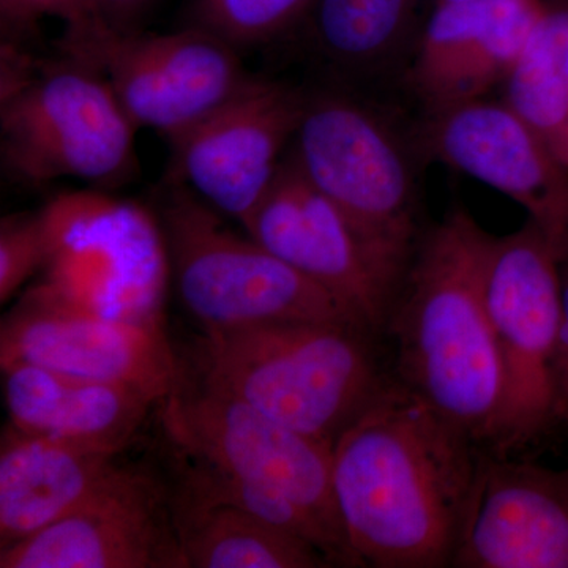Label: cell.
Returning <instances> with one entry per match:
<instances>
[{
    "label": "cell",
    "mask_w": 568,
    "mask_h": 568,
    "mask_svg": "<svg viewBox=\"0 0 568 568\" xmlns=\"http://www.w3.org/2000/svg\"><path fill=\"white\" fill-rule=\"evenodd\" d=\"M394 375L332 447V488L362 567H452L481 452Z\"/></svg>",
    "instance_id": "obj_1"
},
{
    "label": "cell",
    "mask_w": 568,
    "mask_h": 568,
    "mask_svg": "<svg viewBox=\"0 0 568 568\" xmlns=\"http://www.w3.org/2000/svg\"><path fill=\"white\" fill-rule=\"evenodd\" d=\"M496 235L465 207L425 231L384 334L395 347L392 375L487 444L503 394L485 278Z\"/></svg>",
    "instance_id": "obj_2"
},
{
    "label": "cell",
    "mask_w": 568,
    "mask_h": 568,
    "mask_svg": "<svg viewBox=\"0 0 568 568\" xmlns=\"http://www.w3.org/2000/svg\"><path fill=\"white\" fill-rule=\"evenodd\" d=\"M375 334L315 321L201 335L193 368L275 422L334 446L387 383Z\"/></svg>",
    "instance_id": "obj_3"
},
{
    "label": "cell",
    "mask_w": 568,
    "mask_h": 568,
    "mask_svg": "<svg viewBox=\"0 0 568 568\" xmlns=\"http://www.w3.org/2000/svg\"><path fill=\"white\" fill-rule=\"evenodd\" d=\"M59 52L58 58H36L17 41L3 40V170L29 186L63 178L118 185L136 168L138 129L102 71Z\"/></svg>",
    "instance_id": "obj_4"
},
{
    "label": "cell",
    "mask_w": 568,
    "mask_h": 568,
    "mask_svg": "<svg viewBox=\"0 0 568 568\" xmlns=\"http://www.w3.org/2000/svg\"><path fill=\"white\" fill-rule=\"evenodd\" d=\"M287 155L381 252L409 267L420 231V164L414 129L379 103L334 84L306 91Z\"/></svg>",
    "instance_id": "obj_5"
},
{
    "label": "cell",
    "mask_w": 568,
    "mask_h": 568,
    "mask_svg": "<svg viewBox=\"0 0 568 568\" xmlns=\"http://www.w3.org/2000/svg\"><path fill=\"white\" fill-rule=\"evenodd\" d=\"M162 193L155 213L170 256L171 282L203 334L315 321L365 327L334 294L248 234L235 233L222 213L186 186L166 182Z\"/></svg>",
    "instance_id": "obj_6"
},
{
    "label": "cell",
    "mask_w": 568,
    "mask_h": 568,
    "mask_svg": "<svg viewBox=\"0 0 568 568\" xmlns=\"http://www.w3.org/2000/svg\"><path fill=\"white\" fill-rule=\"evenodd\" d=\"M485 295L503 394L487 446L514 457L559 426L560 257L536 223L495 237Z\"/></svg>",
    "instance_id": "obj_7"
},
{
    "label": "cell",
    "mask_w": 568,
    "mask_h": 568,
    "mask_svg": "<svg viewBox=\"0 0 568 568\" xmlns=\"http://www.w3.org/2000/svg\"><path fill=\"white\" fill-rule=\"evenodd\" d=\"M156 410L168 446L287 497L334 541L345 567H362L335 506L334 446L278 424L182 361Z\"/></svg>",
    "instance_id": "obj_8"
},
{
    "label": "cell",
    "mask_w": 568,
    "mask_h": 568,
    "mask_svg": "<svg viewBox=\"0 0 568 568\" xmlns=\"http://www.w3.org/2000/svg\"><path fill=\"white\" fill-rule=\"evenodd\" d=\"M40 216L47 235L41 286L108 320L163 328L171 267L155 212L77 192L55 197Z\"/></svg>",
    "instance_id": "obj_9"
},
{
    "label": "cell",
    "mask_w": 568,
    "mask_h": 568,
    "mask_svg": "<svg viewBox=\"0 0 568 568\" xmlns=\"http://www.w3.org/2000/svg\"><path fill=\"white\" fill-rule=\"evenodd\" d=\"M58 48L102 71L133 125L168 141L203 121L252 78L235 48L193 26L145 33L97 20L65 29Z\"/></svg>",
    "instance_id": "obj_10"
},
{
    "label": "cell",
    "mask_w": 568,
    "mask_h": 568,
    "mask_svg": "<svg viewBox=\"0 0 568 568\" xmlns=\"http://www.w3.org/2000/svg\"><path fill=\"white\" fill-rule=\"evenodd\" d=\"M257 244L343 302L384 334L407 265L381 252L284 156L271 189L242 224Z\"/></svg>",
    "instance_id": "obj_11"
},
{
    "label": "cell",
    "mask_w": 568,
    "mask_h": 568,
    "mask_svg": "<svg viewBox=\"0 0 568 568\" xmlns=\"http://www.w3.org/2000/svg\"><path fill=\"white\" fill-rule=\"evenodd\" d=\"M304 89L252 77L203 121L170 141L168 183L244 224L271 189L305 106Z\"/></svg>",
    "instance_id": "obj_12"
},
{
    "label": "cell",
    "mask_w": 568,
    "mask_h": 568,
    "mask_svg": "<svg viewBox=\"0 0 568 568\" xmlns=\"http://www.w3.org/2000/svg\"><path fill=\"white\" fill-rule=\"evenodd\" d=\"M10 364L132 388L159 405L173 392L181 372L164 328L108 320L41 284L3 317L0 366Z\"/></svg>",
    "instance_id": "obj_13"
},
{
    "label": "cell",
    "mask_w": 568,
    "mask_h": 568,
    "mask_svg": "<svg viewBox=\"0 0 568 568\" xmlns=\"http://www.w3.org/2000/svg\"><path fill=\"white\" fill-rule=\"evenodd\" d=\"M414 133L425 162L506 194L528 212L560 261L568 256V166L504 100L485 97L425 112Z\"/></svg>",
    "instance_id": "obj_14"
},
{
    "label": "cell",
    "mask_w": 568,
    "mask_h": 568,
    "mask_svg": "<svg viewBox=\"0 0 568 568\" xmlns=\"http://www.w3.org/2000/svg\"><path fill=\"white\" fill-rule=\"evenodd\" d=\"M0 568H183L166 478L122 465L80 508L0 549Z\"/></svg>",
    "instance_id": "obj_15"
},
{
    "label": "cell",
    "mask_w": 568,
    "mask_h": 568,
    "mask_svg": "<svg viewBox=\"0 0 568 568\" xmlns=\"http://www.w3.org/2000/svg\"><path fill=\"white\" fill-rule=\"evenodd\" d=\"M455 568H568V469L481 454Z\"/></svg>",
    "instance_id": "obj_16"
},
{
    "label": "cell",
    "mask_w": 568,
    "mask_h": 568,
    "mask_svg": "<svg viewBox=\"0 0 568 568\" xmlns=\"http://www.w3.org/2000/svg\"><path fill=\"white\" fill-rule=\"evenodd\" d=\"M541 0L435 3L405 67L425 112L485 99L507 80L547 13Z\"/></svg>",
    "instance_id": "obj_17"
},
{
    "label": "cell",
    "mask_w": 568,
    "mask_h": 568,
    "mask_svg": "<svg viewBox=\"0 0 568 568\" xmlns=\"http://www.w3.org/2000/svg\"><path fill=\"white\" fill-rule=\"evenodd\" d=\"M11 428L122 454L159 403L140 392L31 364L2 365Z\"/></svg>",
    "instance_id": "obj_18"
},
{
    "label": "cell",
    "mask_w": 568,
    "mask_h": 568,
    "mask_svg": "<svg viewBox=\"0 0 568 568\" xmlns=\"http://www.w3.org/2000/svg\"><path fill=\"white\" fill-rule=\"evenodd\" d=\"M119 457L7 426L0 444V549L80 508L121 469Z\"/></svg>",
    "instance_id": "obj_19"
},
{
    "label": "cell",
    "mask_w": 568,
    "mask_h": 568,
    "mask_svg": "<svg viewBox=\"0 0 568 568\" xmlns=\"http://www.w3.org/2000/svg\"><path fill=\"white\" fill-rule=\"evenodd\" d=\"M420 0H315L306 13L310 40L336 84L381 80L409 61Z\"/></svg>",
    "instance_id": "obj_20"
},
{
    "label": "cell",
    "mask_w": 568,
    "mask_h": 568,
    "mask_svg": "<svg viewBox=\"0 0 568 568\" xmlns=\"http://www.w3.org/2000/svg\"><path fill=\"white\" fill-rule=\"evenodd\" d=\"M170 499L183 568L332 567L315 545L242 508L171 493Z\"/></svg>",
    "instance_id": "obj_21"
},
{
    "label": "cell",
    "mask_w": 568,
    "mask_h": 568,
    "mask_svg": "<svg viewBox=\"0 0 568 568\" xmlns=\"http://www.w3.org/2000/svg\"><path fill=\"white\" fill-rule=\"evenodd\" d=\"M504 84V102L568 166V9H548Z\"/></svg>",
    "instance_id": "obj_22"
},
{
    "label": "cell",
    "mask_w": 568,
    "mask_h": 568,
    "mask_svg": "<svg viewBox=\"0 0 568 568\" xmlns=\"http://www.w3.org/2000/svg\"><path fill=\"white\" fill-rule=\"evenodd\" d=\"M315 0H192L189 26L239 52L263 47L302 24Z\"/></svg>",
    "instance_id": "obj_23"
},
{
    "label": "cell",
    "mask_w": 568,
    "mask_h": 568,
    "mask_svg": "<svg viewBox=\"0 0 568 568\" xmlns=\"http://www.w3.org/2000/svg\"><path fill=\"white\" fill-rule=\"evenodd\" d=\"M47 261L40 212L7 216L0 224V304L6 305Z\"/></svg>",
    "instance_id": "obj_24"
},
{
    "label": "cell",
    "mask_w": 568,
    "mask_h": 568,
    "mask_svg": "<svg viewBox=\"0 0 568 568\" xmlns=\"http://www.w3.org/2000/svg\"><path fill=\"white\" fill-rule=\"evenodd\" d=\"M3 31L20 36L31 31L40 18H59L65 29H78L102 20L93 0H0Z\"/></svg>",
    "instance_id": "obj_25"
},
{
    "label": "cell",
    "mask_w": 568,
    "mask_h": 568,
    "mask_svg": "<svg viewBox=\"0 0 568 568\" xmlns=\"http://www.w3.org/2000/svg\"><path fill=\"white\" fill-rule=\"evenodd\" d=\"M102 20L119 31H136L156 0H93Z\"/></svg>",
    "instance_id": "obj_26"
},
{
    "label": "cell",
    "mask_w": 568,
    "mask_h": 568,
    "mask_svg": "<svg viewBox=\"0 0 568 568\" xmlns=\"http://www.w3.org/2000/svg\"><path fill=\"white\" fill-rule=\"evenodd\" d=\"M562 345H560L559 426H568V256L560 261Z\"/></svg>",
    "instance_id": "obj_27"
},
{
    "label": "cell",
    "mask_w": 568,
    "mask_h": 568,
    "mask_svg": "<svg viewBox=\"0 0 568 568\" xmlns=\"http://www.w3.org/2000/svg\"><path fill=\"white\" fill-rule=\"evenodd\" d=\"M439 2H457V0H435V3Z\"/></svg>",
    "instance_id": "obj_28"
}]
</instances>
